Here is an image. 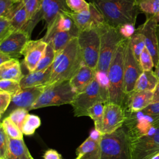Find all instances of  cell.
Instances as JSON below:
<instances>
[{"mask_svg":"<svg viewBox=\"0 0 159 159\" xmlns=\"http://www.w3.org/2000/svg\"><path fill=\"white\" fill-rule=\"evenodd\" d=\"M90 2L100 12L105 23L116 29L135 25L140 13L136 0H90Z\"/></svg>","mask_w":159,"mask_h":159,"instance_id":"1","label":"cell"},{"mask_svg":"<svg viewBox=\"0 0 159 159\" xmlns=\"http://www.w3.org/2000/svg\"><path fill=\"white\" fill-rule=\"evenodd\" d=\"M83 65V55L78 38L75 37L63 50L56 53L50 79L45 86L69 81Z\"/></svg>","mask_w":159,"mask_h":159,"instance_id":"2","label":"cell"},{"mask_svg":"<svg viewBox=\"0 0 159 159\" xmlns=\"http://www.w3.org/2000/svg\"><path fill=\"white\" fill-rule=\"evenodd\" d=\"M97 29L100 35V50L96 78L101 86L108 90V68L117 47L125 38L119 29L112 27L105 22L100 24Z\"/></svg>","mask_w":159,"mask_h":159,"instance_id":"3","label":"cell"},{"mask_svg":"<svg viewBox=\"0 0 159 159\" xmlns=\"http://www.w3.org/2000/svg\"><path fill=\"white\" fill-rule=\"evenodd\" d=\"M129 39L123 40L112 57L107 71L109 102L125 107L127 95L124 91V57Z\"/></svg>","mask_w":159,"mask_h":159,"instance_id":"4","label":"cell"},{"mask_svg":"<svg viewBox=\"0 0 159 159\" xmlns=\"http://www.w3.org/2000/svg\"><path fill=\"white\" fill-rule=\"evenodd\" d=\"M101 159H132L131 140L123 125L114 132L102 135Z\"/></svg>","mask_w":159,"mask_h":159,"instance_id":"5","label":"cell"},{"mask_svg":"<svg viewBox=\"0 0 159 159\" xmlns=\"http://www.w3.org/2000/svg\"><path fill=\"white\" fill-rule=\"evenodd\" d=\"M45 87V90L32 106V109L67 104H71L77 94V92L71 86L69 81Z\"/></svg>","mask_w":159,"mask_h":159,"instance_id":"6","label":"cell"},{"mask_svg":"<svg viewBox=\"0 0 159 159\" xmlns=\"http://www.w3.org/2000/svg\"><path fill=\"white\" fill-rule=\"evenodd\" d=\"M109 102L108 91L103 88L96 78L81 92L77 93L71 106L75 116H88V110L97 102Z\"/></svg>","mask_w":159,"mask_h":159,"instance_id":"7","label":"cell"},{"mask_svg":"<svg viewBox=\"0 0 159 159\" xmlns=\"http://www.w3.org/2000/svg\"><path fill=\"white\" fill-rule=\"evenodd\" d=\"M124 125L127 129L130 140H133L145 135L158 128L159 117L148 114L142 111L138 112L125 111Z\"/></svg>","mask_w":159,"mask_h":159,"instance_id":"8","label":"cell"},{"mask_svg":"<svg viewBox=\"0 0 159 159\" xmlns=\"http://www.w3.org/2000/svg\"><path fill=\"white\" fill-rule=\"evenodd\" d=\"M77 38L84 65L96 70L100 50V35L97 27L80 31Z\"/></svg>","mask_w":159,"mask_h":159,"instance_id":"9","label":"cell"},{"mask_svg":"<svg viewBox=\"0 0 159 159\" xmlns=\"http://www.w3.org/2000/svg\"><path fill=\"white\" fill-rule=\"evenodd\" d=\"M68 11H70V9L66 5V0H43L39 11L28 21L22 30L31 35L32 30L38 22L44 20L47 30H48L51 28L58 15Z\"/></svg>","mask_w":159,"mask_h":159,"instance_id":"10","label":"cell"},{"mask_svg":"<svg viewBox=\"0 0 159 159\" xmlns=\"http://www.w3.org/2000/svg\"><path fill=\"white\" fill-rule=\"evenodd\" d=\"M130 140L132 159H150L159 153V127Z\"/></svg>","mask_w":159,"mask_h":159,"instance_id":"11","label":"cell"},{"mask_svg":"<svg viewBox=\"0 0 159 159\" xmlns=\"http://www.w3.org/2000/svg\"><path fill=\"white\" fill-rule=\"evenodd\" d=\"M125 120V111L122 106L114 103L107 102L104 105L99 132L102 135L113 133L124 125Z\"/></svg>","mask_w":159,"mask_h":159,"instance_id":"12","label":"cell"},{"mask_svg":"<svg viewBox=\"0 0 159 159\" xmlns=\"http://www.w3.org/2000/svg\"><path fill=\"white\" fill-rule=\"evenodd\" d=\"M45 86L22 88L16 94L12 96L11 104L4 113V118L14 110L22 108L26 110H32V107L45 90Z\"/></svg>","mask_w":159,"mask_h":159,"instance_id":"13","label":"cell"},{"mask_svg":"<svg viewBox=\"0 0 159 159\" xmlns=\"http://www.w3.org/2000/svg\"><path fill=\"white\" fill-rule=\"evenodd\" d=\"M130 39V38H129ZM129 39L128 40L124 57V91L127 96L133 92L135 83L143 72L132 50Z\"/></svg>","mask_w":159,"mask_h":159,"instance_id":"14","label":"cell"},{"mask_svg":"<svg viewBox=\"0 0 159 159\" xmlns=\"http://www.w3.org/2000/svg\"><path fill=\"white\" fill-rule=\"evenodd\" d=\"M89 3L88 10L80 13L73 12L71 11L65 12L73 20L75 25L79 31L84 30L92 28H96L100 24L105 22L102 16L91 2Z\"/></svg>","mask_w":159,"mask_h":159,"instance_id":"15","label":"cell"},{"mask_svg":"<svg viewBox=\"0 0 159 159\" xmlns=\"http://www.w3.org/2000/svg\"><path fill=\"white\" fill-rule=\"evenodd\" d=\"M157 25L158 22L155 20L154 16H150L147 17L145 22L136 29V31L142 34L143 37L145 47L152 57L154 67H155L159 62L158 40L157 35Z\"/></svg>","mask_w":159,"mask_h":159,"instance_id":"16","label":"cell"},{"mask_svg":"<svg viewBox=\"0 0 159 159\" xmlns=\"http://www.w3.org/2000/svg\"><path fill=\"white\" fill-rule=\"evenodd\" d=\"M30 35L24 30L13 32L9 36L0 42V52L11 55L12 58H19L29 42Z\"/></svg>","mask_w":159,"mask_h":159,"instance_id":"17","label":"cell"},{"mask_svg":"<svg viewBox=\"0 0 159 159\" xmlns=\"http://www.w3.org/2000/svg\"><path fill=\"white\" fill-rule=\"evenodd\" d=\"M47 43L42 39L36 40H29L23 52L24 63L29 72L34 71L42 57Z\"/></svg>","mask_w":159,"mask_h":159,"instance_id":"18","label":"cell"},{"mask_svg":"<svg viewBox=\"0 0 159 159\" xmlns=\"http://www.w3.org/2000/svg\"><path fill=\"white\" fill-rule=\"evenodd\" d=\"M153 96V91H133L127 96L124 109L129 112L142 111L152 104Z\"/></svg>","mask_w":159,"mask_h":159,"instance_id":"19","label":"cell"},{"mask_svg":"<svg viewBox=\"0 0 159 159\" xmlns=\"http://www.w3.org/2000/svg\"><path fill=\"white\" fill-rule=\"evenodd\" d=\"M96 70L83 65L69 80L70 84L77 92L83 91L96 78Z\"/></svg>","mask_w":159,"mask_h":159,"instance_id":"20","label":"cell"},{"mask_svg":"<svg viewBox=\"0 0 159 159\" xmlns=\"http://www.w3.org/2000/svg\"><path fill=\"white\" fill-rule=\"evenodd\" d=\"M78 34L75 32L52 30L46 33L42 39L47 43L50 42L57 53L63 50L73 39L78 37Z\"/></svg>","mask_w":159,"mask_h":159,"instance_id":"21","label":"cell"},{"mask_svg":"<svg viewBox=\"0 0 159 159\" xmlns=\"http://www.w3.org/2000/svg\"><path fill=\"white\" fill-rule=\"evenodd\" d=\"M52 65L48 68L39 71L29 72L24 76L20 80V84L22 88L46 86L51 77Z\"/></svg>","mask_w":159,"mask_h":159,"instance_id":"22","label":"cell"},{"mask_svg":"<svg viewBox=\"0 0 159 159\" xmlns=\"http://www.w3.org/2000/svg\"><path fill=\"white\" fill-rule=\"evenodd\" d=\"M20 61L17 58L0 65V80H11L20 82L24 77Z\"/></svg>","mask_w":159,"mask_h":159,"instance_id":"23","label":"cell"},{"mask_svg":"<svg viewBox=\"0 0 159 159\" xmlns=\"http://www.w3.org/2000/svg\"><path fill=\"white\" fill-rule=\"evenodd\" d=\"M76 156L81 154L80 159H101V150L100 142L88 137L76 149Z\"/></svg>","mask_w":159,"mask_h":159,"instance_id":"24","label":"cell"},{"mask_svg":"<svg viewBox=\"0 0 159 159\" xmlns=\"http://www.w3.org/2000/svg\"><path fill=\"white\" fill-rule=\"evenodd\" d=\"M7 159H34L24 139H14L9 138V148Z\"/></svg>","mask_w":159,"mask_h":159,"instance_id":"25","label":"cell"},{"mask_svg":"<svg viewBox=\"0 0 159 159\" xmlns=\"http://www.w3.org/2000/svg\"><path fill=\"white\" fill-rule=\"evenodd\" d=\"M158 83V80L154 71L152 70L143 71L137 79L133 91H154Z\"/></svg>","mask_w":159,"mask_h":159,"instance_id":"26","label":"cell"},{"mask_svg":"<svg viewBox=\"0 0 159 159\" xmlns=\"http://www.w3.org/2000/svg\"><path fill=\"white\" fill-rule=\"evenodd\" d=\"M52 30L61 32H75L78 33L80 32L71 17L65 13L60 14L58 16L51 28L47 30L46 33Z\"/></svg>","mask_w":159,"mask_h":159,"instance_id":"27","label":"cell"},{"mask_svg":"<svg viewBox=\"0 0 159 159\" xmlns=\"http://www.w3.org/2000/svg\"><path fill=\"white\" fill-rule=\"evenodd\" d=\"M40 125L41 120L39 116L28 114L22 124L20 130L24 135H32Z\"/></svg>","mask_w":159,"mask_h":159,"instance_id":"28","label":"cell"},{"mask_svg":"<svg viewBox=\"0 0 159 159\" xmlns=\"http://www.w3.org/2000/svg\"><path fill=\"white\" fill-rule=\"evenodd\" d=\"M55 55L56 53L52 44L50 42L47 43L45 52L34 71H42L50 67L54 61Z\"/></svg>","mask_w":159,"mask_h":159,"instance_id":"29","label":"cell"},{"mask_svg":"<svg viewBox=\"0 0 159 159\" xmlns=\"http://www.w3.org/2000/svg\"><path fill=\"white\" fill-rule=\"evenodd\" d=\"M140 12L146 17L155 16L159 12V0H136Z\"/></svg>","mask_w":159,"mask_h":159,"instance_id":"30","label":"cell"},{"mask_svg":"<svg viewBox=\"0 0 159 159\" xmlns=\"http://www.w3.org/2000/svg\"><path fill=\"white\" fill-rule=\"evenodd\" d=\"M105 104L101 102H97L88 110V116L90 117L94 123V128L100 130L103 117Z\"/></svg>","mask_w":159,"mask_h":159,"instance_id":"31","label":"cell"},{"mask_svg":"<svg viewBox=\"0 0 159 159\" xmlns=\"http://www.w3.org/2000/svg\"><path fill=\"white\" fill-rule=\"evenodd\" d=\"M130 44L133 52V53L135 56V59L139 63L140 56L142 52L143 48L145 47V41L142 34L135 31L134 34L130 37Z\"/></svg>","mask_w":159,"mask_h":159,"instance_id":"32","label":"cell"},{"mask_svg":"<svg viewBox=\"0 0 159 159\" xmlns=\"http://www.w3.org/2000/svg\"><path fill=\"white\" fill-rule=\"evenodd\" d=\"M9 21L15 31L23 29L29 21L24 4L16 11Z\"/></svg>","mask_w":159,"mask_h":159,"instance_id":"33","label":"cell"},{"mask_svg":"<svg viewBox=\"0 0 159 159\" xmlns=\"http://www.w3.org/2000/svg\"><path fill=\"white\" fill-rule=\"evenodd\" d=\"M1 125L2 126L9 138L14 139H23L24 134L21 130L9 117L4 118Z\"/></svg>","mask_w":159,"mask_h":159,"instance_id":"34","label":"cell"},{"mask_svg":"<svg viewBox=\"0 0 159 159\" xmlns=\"http://www.w3.org/2000/svg\"><path fill=\"white\" fill-rule=\"evenodd\" d=\"M22 88L19 81L11 80H0V91L10 94L12 96L18 93Z\"/></svg>","mask_w":159,"mask_h":159,"instance_id":"35","label":"cell"},{"mask_svg":"<svg viewBox=\"0 0 159 159\" xmlns=\"http://www.w3.org/2000/svg\"><path fill=\"white\" fill-rule=\"evenodd\" d=\"M27 11L29 21L39 11L43 0H22Z\"/></svg>","mask_w":159,"mask_h":159,"instance_id":"36","label":"cell"},{"mask_svg":"<svg viewBox=\"0 0 159 159\" xmlns=\"http://www.w3.org/2000/svg\"><path fill=\"white\" fill-rule=\"evenodd\" d=\"M139 64L143 71H152L154 66V63L151 54L145 47L140 56Z\"/></svg>","mask_w":159,"mask_h":159,"instance_id":"37","label":"cell"},{"mask_svg":"<svg viewBox=\"0 0 159 159\" xmlns=\"http://www.w3.org/2000/svg\"><path fill=\"white\" fill-rule=\"evenodd\" d=\"M9 148V137L0 124V159H7Z\"/></svg>","mask_w":159,"mask_h":159,"instance_id":"38","label":"cell"},{"mask_svg":"<svg viewBox=\"0 0 159 159\" xmlns=\"http://www.w3.org/2000/svg\"><path fill=\"white\" fill-rule=\"evenodd\" d=\"M66 3L73 12L80 13L89 8V3L85 0H66Z\"/></svg>","mask_w":159,"mask_h":159,"instance_id":"39","label":"cell"},{"mask_svg":"<svg viewBox=\"0 0 159 159\" xmlns=\"http://www.w3.org/2000/svg\"><path fill=\"white\" fill-rule=\"evenodd\" d=\"M29 114V111L25 109L18 108L12 111L7 117H9L13 122H14L20 129L22 124Z\"/></svg>","mask_w":159,"mask_h":159,"instance_id":"40","label":"cell"},{"mask_svg":"<svg viewBox=\"0 0 159 159\" xmlns=\"http://www.w3.org/2000/svg\"><path fill=\"white\" fill-rule=\"evenodd\" d=\"M14 31L9 20L4 17H0V42Z\"/></svg>","mask_w":159,"mask_h":159,"instance_id":"41","label":"cell"},{"mask_svg":"<svg viewBox=\"0 0 159 159\" xmlns=\"http://www.w3.org/2000/svg\"><path fill=\"white\" fill-rule=\"evenodd\" d=\"M12 100V96L4 91H0V116L2 118L7 110Z\"/></svg>","mask_w":159,"mask_h":159,"instance_id":"42","label":"cell"},{"mask_svg":"<svg viewBox=\"0 0 159 159\" xmlns=\"http://www.w3.org/2000/svg\"><path fill=\"white\" fill-rule=\"evenodd\" d=\"M14 3L12 0H0V17H6Z\"/></svg>","mask_w":159,"mask_h":159,"instance_id":"43","label":"cell"},{"mask_svg":"<svg viewBox=\"0 0 159 159\" xmlns=\"http://www.w3.org/2000/svg\"><path fill=\"white\" fill-rule=\"evenodd\" d=\"M142 111L148 114L159 117V102L150 104L143 109Z\"/></svg>","mask_w":159,"mask_h":159,"instance_id":"44","label":"cell"},{"mask_svg":"<svg viewBox=\"0 0 159 159\" xmlns=\"http://www.w3.org/2000/svg\"><path fill=\"white\" fill-rule=\"evenodd\" d=\"M43 159H62L61 155L55 150L48 149L43 155Z\"/></svg>","mask_w":159,"mask_h":159,"instance_id":"45","label":"cell"},{"mask_svg":"<svg viewBox=\"0 0 159 159\" xmlns=\"http://www.w3.org/2000/svg\"><path fill=\"white\" fill-rule=\"evenodd\" d=\"M102 137V134L94 128V129H93L90 132V134L88 137H89L93 140H94L98 142H101Z\"/></svg>","mask_w":159,"mask_h":159,"instance_id":"46","label":"cell"},{"mask_svg":"<svg viewBox=\"0 0 159 159\" xmlns=\"http://www.w3.org/2000/svg\"><path fill=\"white\" fill-rule=\"evenodd\" d=\"M159 102V81L153 91V96L152 103Z\"/></svg>","mask_w":159,"mask_h":159,"instance_id":"47","label":"cell"},{"mask_svg":"<svg viewBox=\"0 0 159 159\" xmlns=\"http://www.w3.org/2000/svg\"><path fill=\"white\" fill-rule=\"evenodd\" d=\"M12 58H12L11 55L0 52V65L9 61L10 60H11Z\"/></svg>","mask_w":159,"mask_h":159,"instance_id":"48","label":"cell"},{"mask_svg":"<svg viewBox=\"0 0 159 159\" xmlns=\"http://www.w3.org/2000/svg\"><path fill=\"white\" fill-rule=\"evenodd\" d=\"M155 74L159 81V62L158 63L157 65L155 66Z\"/></svg>","mask_w":159,"mask_h":159,"instance_id":"49","label":"cell"},{"mask_svg":"<svg viewBox=\"0 0 159 159\" xmlns=\"http://www.w3.org/2000/svg\"><path fill=\"white\" fill-rule=\"evenodd\" d=\"M157 35L158 40V57H159V24H158L157 27Z\"/></svg>","mask_w":159,"mask_h":159,"instance_id":"50","label":"cell"},{"mask_svg":"<svg viewBox=\"0 0 159 159\" xmlns=\"http://www.w3.org/2000/svg\"><path fill=\"white\" fill-rule=\"evenodd\" d=\"M150 159H159V153L155 155L153 157H152Z\"/></svg>","mask_w":159,"mask_h":159,"instance_id":"51","label":"cell"},{"mask_svg":"<svg viewBox=\"0 0 159 159\" xmlns=\"http://www.w3.org/2000/svg\"><path fill=\"white\" fill-rule=\"evenodd\" d=\"M81 157H82V155H81V154H80V155H77L75 159H80V158H81Z\"/></svg>","mask_w":159,"mask_h":159,"instance_id":"52","label":"cell"},{"mask_svg":"<svg viewBox=\"0 0 159 159\" xmlns=\"http://www.w3.org/2000/svg\"><path fill=\"white\" fill-rule=\"evenodd\" d=\"M14 2H19V1H20L21 0H12Z\"/></svg>","mask_w":159,"mask_h":159,"instance_id":"53","label":"cell"}]
</instances>
